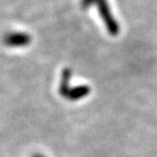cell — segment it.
<instances>
[{
	"mask_svg": "<svg viewBox=\"0 0 157 157\" xmlns=\"http://www.w3.org/2000/svg\"><path fill=\"white\" fill-rule=\"evenodd\" d=\"M95 3L97 5L98 12H99L104 23H105V26L107 29L108 33L113 36L118 35V33L120 31V27H119V24H118L113 12H111L108 1L107 0H96Z\"/></svg>",
	"mask_w": 157,
	"mask_h": 157,
	"instance_id": "cell-1",
	"label": "cell"
},
{
	"mask_svg": "<svg viewBox=\"0 0 157 157\" xmlns=\"http://www.w3.org/2000/svg\"><path fill=\"white\" fill-rule=\"evenodd\" d=\"M3 42L9 47H25L31 43V36L26 33L12 32L6 35Z\"/></svg>",
	"mask_w": 157,
	"mask_h": 157,
	"instance_id": "cell-2",
	"label": "cell"
},
{
	"mask_svg": "<svg viewBox=\"0 0 157 157\" xmlns=\"http://www.w3.org/2000/svg\"><path fill=\"white\" fill-rule=\"evenodd\" d=\"M90 92H91L90 86H75V87L70 88V91H69V93L67 94V96L64 98H67L69 101H78V99H82L86 95H88Z\"/></svg>",
	"mask_w": 157,
	"mask_h": 157,
	"instance_id": "cell-3",
	"label": "cell"
},
{
	"mask_svg": "<svg viewBox=\"0 0 157 157\" xmlns=\"http://www.w3.org/2000/svg\"><path fill=\"white\" fill-rule=\"evenodd\" d=\"M70 78H71V71L69 69H64V71L61 74V81H60V87H59V93L62 97H66L71 88Z\"/></svg>",
	"mask_w": 157,
	"mask_h": 157,
	"instance_id": "cell-4",
	"label": "cell"
},
{
	"mask_svg": "<svg viewBox=\"0 0 157 157\" xmlns=\"http://www.w3.org/2000/svg\"><path fill=\"white\" fill-rule=\"evenodd\" d=\"M95 2H96V0H81V6H82V8L86 9V8L91 7V6Z\"/></svg>",
	"mask_w": 157,
	"mask_h": 157,
	"instance_id": "cell-5",
	"label": "cell"
},
{
	"mask_svg": "<svg viewBox=\"0 0 157 157\" xmlns=\"http://www.w3.org/2000/svg\"><path fill=\"white\" fill-rule=\"evenodd\" d=\"M34 157H44V156H43V155H39V154H37V155H35Z\"/></svg>",
	"mask_w": 157,
	"mask_h": 157,
	"instance_id": "cell-6",
	"label": "cell"
}]
</instances>
